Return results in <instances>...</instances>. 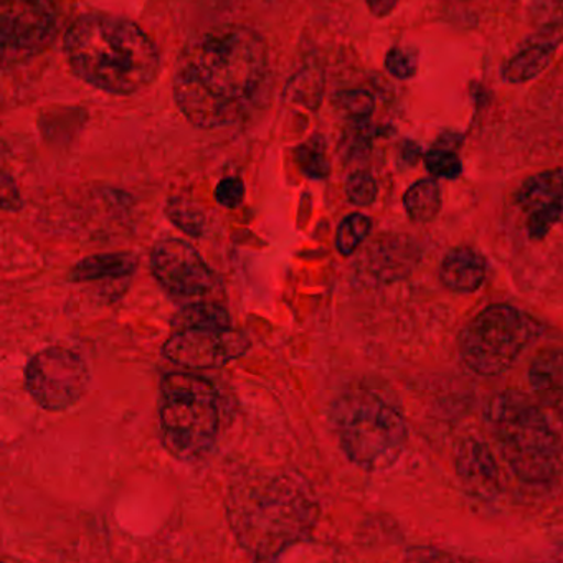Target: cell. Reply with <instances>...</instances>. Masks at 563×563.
Listing matches in <instances>:
<instances>
[{"label":"cell","instance_id":"17","mask_svg":"<svg viewBox=\"0 0 563 563\" xmlns=\"http://www.w3.org/2000/svg\"><path fill=\"white\" fill-rule=\"evenodd\" d=\"M174 331L183 329H223L230 328V316L225 306L216 301H194L170 319Z\"/></svg>","mask_w":563,"mask_h":563},{"label":"cell","instance_id":"27","mask_svg":"<svg viewBox=\"0 0 563 563\" xmlns=\"http://www.w3.org/2000/svg\"><path fill=\"white\" fill-rule=\"evenodd\" d=\"M529 19L536 29L563 24V0H532Z\"/></svg>","mask_w":563,"mask_h":563},{"label":"cell","instance_id":"23","mask_svg":"<svg viewBox=\"0 0 563 563\" xmlns=\"http://www.w3.org/2000/svg\"><path fill=\"white\" fill-rule=\"evenodd\" d=\"M424 166L431 176L441 177V179H457L463 173L460 157L448 147L438 146L428 151L424 154Z\"/></svg>","mask_w":563,"mask_h":563},{"label":"cell","instance_id":"5","mask_svg":"<svg viewBox=\"0 0 563 563\" xmlns=\"http://www.w3.org/2000/svg\"><path fill=\"white\" fill-rule=\"evenodd\" d=\"M331 421L345 456L365 470L391 466L407 446L404 411L375 391L342 395L332 407Z\"/></svg>","mask_w":563,"mask_h":563},{"label":"cell","instance_id":"9","mask_svg":"<svg viewBox=\"0 0 563 563\" xmlns=\"http://www.w3.org/2000/svg\"><path fill=\"white\" fill-rule=\"evenodd\" d=\"M154 278L177 298H203L216 288V273L196 249L179 239L156 243L151 253Z\"/></svg>","mask_w":563,"mask_h":563},{"label":"cell","instance_id":"22","mask_svg":"<svg viewBox=\"0 0 563 563\" xmlns=\"http://www.w3.org/2000/svg\"><path fill=\"white\" fill-rule=\"evenodd\" d=\"M296 161L301 166L302 173L312 179H324L331 170V166L325 159L324 144L319 137L301 144L296 151Z\"/></svg>","mask_w":563,"mask_h":563},{"label":"cell","instance_id":"15","mask_svg":"<svg viewBox=\"0 0 563 563\" xmlns=\"http://www.w3.org/2000/svg\"><path fill=\"white\" fill-rule=\"evenodd\" d=\"M487 265L483 255L473 249H456L444 256L440 279L454 292H474L486 279Z\"/></svg>","mask_w":563,"mask_h":563},{"label":"cell","instance_id":"16","mask_svg":"<svg viewBox=\"0 0 563 563\" xmlns=\"http://www.w3.org/2000/svg\"><path fill=\"white\" fill-rule=\"evenodd\" d=\"M137 269V258L131 253H101L81 260L70 272L75 283L100 282V279L123 278Z\"/></svg>","mask_w":563,"mask_h":563},{"label":"cell","instance_id":"3","mask_svg":"<svg viewBox=\"0 0 563 563\" xmlns=\"http://www.w3.org/2000/svg\"><path fill=\"white\" fill-rule=\"evenodd\" d=\"M230 522L240 545L255 559H276L314 526L316 506L285 476L256 477L232 496Z\"/></svg>","mask_w":563,"mask_h":563},{"label":"cell","instance_id":"21","mask_svg":"<svg viewBox=\"0 0 563 563\" xmlns=\"http://www.w3.org/2000/svg\"><path fill=\"white\" fill-rule=\"evenodd\" d=\"M167 217L170 222L190 236H200L206 227L203 213L192 203L184 199H170L166 207Z\"/></svg>","mask_w":563,"mask_h":563},{"label":"cell","instance_id":"26","mask_svg":"<svg viewBox=\"0 0 563 563\" xmlns=\"http://www.w3.org/2000/svg\"><path fill=\"white\" fill-rule=\"evenodd\" d=\"M385 68L397 80H410L418 71V57L407 48L394 47L385 57Z\"/></svg>","mask_w":563,"mask_h":563},{"label":"cell","instance_id":"14","mask_svg":"<svg viewBox=\"0 0 563 563\" xmlns=\"http://www.w3.org/2000/svg\"><path fill=\"white\" fill-rule=\"evenodd\" d=\"M529 384L539 404L563 427V349H543L529 367Z\"/></svg>","mask_w":563,"mask_h":563},{"label":"cell","instance_id":"4","mask_svg":"<svg viewBox=\"0 0 563 563\" xmlns=\"http://www.w3.org/2000/svg\"><path fill=\"white\" fill-rule=\"evenodd\" d=\"M484 417L500 454L523 484L549 487L562 477V440L539 400L522 391H499L487 401Z\"/></svg>","mask_w":563,"mask_h":563},{"label":"cell","instance_id":"10","mask_svg":"<svg viewBox=\"0 0 563 563\" xmlns=\"http://www.w3.org/2000/svg\"><path fill=\"white\" fill-rule=\"evenodd\" d=\"M250 341L232 328L174 331L163 345V355L187 368H220L249 351Z\"/></svg>","mask_w":563,"mask_h":563},{"label":"cell","instance_id":"24","mask_svg":"<svg viewBox=\"0 0 563 563\" xmlns=\"http://www.w3.org/2000/svg\"><path fill=\"white\" fill-rule=\"evenodd\" d=\"M335 104L345 117L355 121H364L374 113L375 100L368 91L351 90L338 93Z\"/></svg>","mask_w":563,"mask_h":563},{"label":"cell","instance_id":"1","mask_svg":"<svg viewBox=\"0 0 563 563\" xmlns=\"http://www.w3.org/2000/svg\"><path fill=\"white\" fill-rule=\"evenodd\" d=\"M268 51L258 32L223 27L187 44L174 68V100L202 130L239 123L265 87Z\"/></svg>","mask_w":563,"mask_h":563},{"label":"cell","instance_id":"19","mask_svg":"<svg viewBox=\"0 0 563 563\" xmlns=\"http://www.w3.org/2000/svg\"><path fill=\"white\" fill-rule=\"evenodd\" d=\"M461 473L466 476L467 481H477V483L493 486L496 483V466H494L493 457L487 453L486 448L479 444L470 443L464 448V453L460 456Z\"/></svg>","mask_w":563,"mask_h":563},{"label":"cell","instance_id":"18","mask_svg":"<svg viewBox=\"0 0 563 563\" xmlns=\"http://www.w3.org/2000/svg\"><path fill=\"white\" fill-rule=\"evenodd\" d=\"M407 216L413 222H431L441 209V189L434 179H421L408 187L404 196Z\"/></svg>","mask_w":563,"mask_h":563},{"label":"cell","instance_id":"20","mask_svg":"<svg viewBox=\"0 0 563 563\" xmlns=\"http://www.w3.org/2000/svg\"><path fill=\"white\" fill-rule=\"evenodd\" d=\"M372 230L371 217L364 213H351L342 220L335 235V246L339 253L344 256H351L357 252L358 246L365 242Z\"/></svg>","mask_w":563,"mask_h":563},{"label":"cell","instance_id":"2","mask_svg":"<svg viewBox=\"0 0 563 563\" xmlns=\"http://www.w3.org/2000/svg\"><path fill=\"white\" fill-rule=\"evenodd\" d=\"M64 48L71 71L107 93H140L161 71L153 38L133 22L111 15L78 19L65 35Z\"/></svg>","mask_w":563,"mask_h":563},{"label":"cell","instance_id":"12","mask_svg":"<svg viewBox=\"0 0 563 563\" xmlns=\"http://www.w3.org/2000/svg\"><path fill=\"white\" fill-rule=\"evenodd\" d=\"M527 213V235L533 242L545 239L563 220V169L545 170L529 177L516 196Z\"/></svg>","mask_w":563,"mask_h":563},{"label":"cell","instance_id":"8","mask_svg":"<svg viewBox=\"0 0 563 563\" xmlns=\"http://www.w3.org/2000/svg\"><path fill=\"white\" fill-rule=\"evenodd\" d=\"M90 371L77 352L48 347L31 358L25 367V390L47 411H64L87 394Z\"/></svg>","mask_w":563,"mask_h":563},{"label":"cell","instance_id":"25","mask_svg":"<svg viewBox=\"0 0 563 563\" xmlns=\"http://www.w3.org/2000/svg\"><path fill=\"white\" fill-rule=\"evenodd\" d=\"M349 202L357 207H368L377 200L378 184L374 176L364 170L351 174L345 183Z\"/></svg>","mask_w":563,"mask_h":563},{"label":"cell","instance_id":"29","mask_svg":"<svg viewBox=\"0 0 563 563\" xmlns=\"http://www.w3.org/2000/svg\"><path fill=\"white\" fill-rule=\"evenodd\" d=\"M400 0H367V8L375 18L382 19L390 15L397 9Z\"/></svg>","mask_w":563,"mask_h":563},{"label":"cell","instance_id":"6","mask_svg":"<svg viewBox=\"0 0 563 563\" xmlns=\"http://www.w3.org/2000/svg\"><path fill=\"white\" fill-rule=\"evenodd\" d=\"M159 418L170 454L194 461L206 456L219 433V404L213 385L194 374L174 372L161 382Z\"/></svg>","mask_w":563,"mask_h":563},{"label":"cell","instance_id":"11","mask_svg":"<svg viewBox=\"0 0 563 563\" xmlns=\"http://www.w3.org/2000/svg\"><path fill=\"white\" fill-rule=\"evenodd\" d=\"M52 0H2L4 55H32L42 51L55 31Z\"/></svg>","mask_w":563,"mask_h":563},{"label":"cell","instance_id":"7","mask_svg":"<svg viewBox=\"0 0 563 563\" xmlns=\"http://www.w3.org/2000/svg\"><path fill=\"white\" fill-rule=\"evenodd\" d=\"M539 321L509 305H493L474 316L460 334L457 349L466 368L481 377L506 374L537 341Z\"/></svg>","mask_w":563,"mask_h":563},{"label":"cell","instance_id":"28","mask_svg":"<svg viewBox=\"0 0 563 563\" xmlns=\"http://www.w3.org/2000/svg\"><path fill=\"white\" fill-rule=\"evenodd\" d=\"M216 199L220 206L227 207V209L242 206L243 199H245V184L236 177H227L217 186Z\"/></svg>","mask_w":563,"mask_h":563},{"label":"cell","instance_id":"13","mask_svg":"<svg viewBox=\"0 0 563 563\" xmlns=\"http://www.w3.org/2000/svg\"><path fill=\"white\" fill-rule=\"evenodd\" d=\"M563 44V24L537 27L503 65L500 78L509 85L529 84L545 71Z\"/></svg>","mask_w":563,"mask_h":563}]
</instances>
